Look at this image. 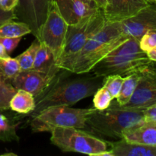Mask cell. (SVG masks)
Masks as SVG:
<instances>
[{
	"label": "cell",
	"mask_w": 156,
	"mask_h": 156,
	"mask_svg": "<svg viewBox=\"0 0 156 156\" xmlns=\"http://www.w3.org/2000/svg\"><path fill=\"white\" fill-rule=\"evenodd\" d=\"M113 156H156V146L130 143L121 139L111 143Z\"/></svg>",
	"instance_id": "obj_16"
},
{
	"label": "cell",
	"mask_w": 156,
	"mask_h": 156,
	"mask_svg": "<svg viewBox=\"0 0 156 156\" xmlns=\"http://www.w3.org/2000/svg\"><path fill=\"white\" fill-rule=\"evenodd\" d=\"M8 57H9V54H8L4 46L0 43V59H4V58Z\"/></svg>",
	"instance_id": "obj_32"
},
{
	"label": "cell",
	"mask_w": 156,
	"mask_h": 156,
	"mask_svg": "<svg viewBox=\"0 0 156 156\" xmlns=\"http://www.w3.org/2000/svg\"><path fill=\"white\" fill-rule=\"evenodd\" d=\"M17 18L16 15L15 13V11H11V12H6L0 8V26L2 25L5 23L8 22L9 21Z\"/></svg>",
	"instance_id": "obj_29"
},
{
	"label": "cell",
	"mask_w": 156,
	"mask_h": 156,
	"mask_svg": "<svg viewBox=\"0 0 156 156\" xmlns=\"http://www.w3.org/2000/svg\"><path fill=\"white\" fill-rule=\"evenodd\" d=\"M61 15L68 25H73L89 18L99 12L97 6L91 5L82 0H54Z\"/></svg>",
	"instance_id": "obj_14"
},
{
	"label": "cell",
	"mask_w": 156,
	"mask_h": 156,
	"mask_svg": "<svg viewBox=\"0 0 156 156\" xmlns=\"http://www.w3.org/2000/svg\"><path fill=\"white\" fill-rule=\"evenodd\" d=\"M122 34L140 41L144 34L156 30V4L148 5L136 15L120 22Z\"/></svg>",
	"instance_id": "obj_12"
},
{
	"label": "cell",
	"mask_w": 156,
	"mask_h": 156,
	"mask_svg": "<svg viewBox=\"0 0 156 156\" xmlns=\"http://www.w3.org/2000/svg\"><path fill=\"white\" fill-rule=\"evenodd\" d=\"M140 80L133 95L123 107L146 109L156 104V62H152L138 70Z\"/></svg>",
	"instance_id": "obj_9"
},
{
	"label": "cell",
	"mask_w": 156,
	"mask_h": 156,
	"mask_svg": "<svg viewBox=\"0 0 156 156\" xmlns=\"http://www.w3.org/2000/svg\"><path fill=\"white\" fill-rule=\"evenodd\" d=\"M102 10L73 25H69L63 51L56 60V66L69 72L70 66L88 40L106 24Z\"/></svg>",
	"instance_id": "obj_5"
},
{
	"label": "cell",
	"mask_w": 156,
	"mask_h": 156,
	"mask_svg": "<svg viewBox=\"0 0 156 156\" xmlns=\"http://www.w3.org/2000/svg\"><path fill=\"white\" fill-rule=\"evenodd\" d=\"M104 78L92 75L58 81L50 90L36 98V106L31 117L51 107L72 106L93 95L103 85Z\"/></svg>",
	"instance_id": "obj_1"
},
{
	"label": "cell",
	"mask_w": 156,
	"mask_h": 156,
	"mask_svg": "<svg viewBox=\"0 0 156 156\" xmlns=\"http://www.w3.org/2000/svg\"><path fill=\"white\" fill-rule=\"evenodd\" d=\"M15 127L16 125H12L9 119L0 113V140L11 141L18 140Z\"/></svg>",
	"instance_id": "obj_26"
},
{
	"label": "cell",
	"mask_w": 156,
	"mask_h": 156,
	"mask_svg": "<svg viewBox=\"0 0 156 156\" xmlns=\"http://www.w3.org/2000/svg\"><path fill=\"white\" fill-rule=\"evenodd\" d=\"M21 71L18 60L10 56L0 59V78L7 82L11 80Z\"/></svg>",
	"instance_id": "obj_22"
},
{
	"label": "cell",
	"mask_w": 156,
	"mask_h": 156,
	"mask_svg": "<svg viewBox=\"0 0 156 156\" xmlns=\"http://www.w3.org/2000/svg\"><path fill=\"white\" fill-rule=\"evenodd\" d=\"M57 74L58 73H44L34 69L24 70L20 71L10 83L16 90L27 91L37 98L53 84Z\"/></svg>",
	"instance_id": "obj_11"
},
{
	"label": "cell",
	"mask_w": 156,
	"mask_h": 156,
	"mask_svg": "<svg viewBox=\"0 0 156 156\" xmlns=\"http://www.w3.org/2000/svg\"><path fill=\"white\" fill-rule=\"evenodd\" d=\"M145 120L156 121V104L145 109Z\"/></svg>",
	"instance_id": "obj_31"
},
{
	"label": "cell",
	"mask_w": 156,
	"mask_h": 156,
	"mask_svg": "<svg viewBox=\"0 0 156 156\" xmlns=\"http://www.w3.org/2000/svg\"><path fill=\"white\" fill-rule=\"evenodd\" d=\"M122 139L130 143L156 146V121H144L126 129Z\"/></svg>",
	"instance_id": "obj_15"
},
{
	"label": "cell",
	"mask_w": 156,
	"mask_h": 156,
	"mask_svg": "<svg viewBox=\"0 0 156 156\" xmlns=\"http://www.w3.org/2000/svg\"><path fill=\"white\" fill-rule=\"evenodd\" d=\"M139 80H140V74L138 70L124 76V80L120 92L118 97L116 98V101L120 106L125 105L130 100L135 92Z\"/></svg>",
	"instance_id": "obj_19"
},
{
	"label": "cell",
	"mask_w": 156,
	"mask_h": 156,
	"mask_svg": "<svg viewBox=\"0 0 156 156\" xmlns=\"http://www.w3.org/2000/svg\"><path fill=\"white\" fill-rule=\"evenodd\" d=\"M50 133L51 143L62 152L100 156L108 150V145L105 141L79 128L56 127Z\"/></svg>",
	"instance_id": "obj_7"
},
{
	"label": "cell",
	"mask_w": 156,
	"mask_h": 156,
	"mask_svg": "<svg viewBox=\"0 0 156 156\" xmlns=\"http://www.w3.org/2000/svg\"><path fill=\"white\" fill-rule=\"evenodd\" d=\"M94 2L96 4V5H97L99 9L103 10V9H105V6H106L108 0H94Z\"/></svg>",
	"instance_id": "obj_33"
},
{
	"label": "cell",
	"mask_w": 156,
	"mask_h": 156,
	"mask_svg": "<svg viewBox=\"0 0 156 156\" xmlns=\"http://www.w3.org/2000/svg\"><path fill=\"white\" fill-rule=\"evenodd\" d=\"M143 1L149 3V4H153V3H155V0H143Z\"/></svg>",
	"instance_id": "obj_36"
},
{
	"label": "cell",
	"mask_w": 156,
	"mask_h": 156,
	"mask_svg": "<svg viewBox=\"0 0 156 156\" xmlns=\"http://www.w3.org/2000/svg\"><path fill=\"white\" fill-rule=\"evenodd\" d=\"M68 26L61 15L56 2L52 0L37 40L40 42L44 43L51 50L56 62L63 51Z\"/></svg>",
	"instance_id": "obj_8"
},
{
	"label": "cell",
	"mask_w": 156,
	"mask_h": 156,
	"mask_svg": "<svg viewBox=\"0 0 156 156\" xmlns=\"http://www.w3.org/2000/svg\"><path fill=\"white\" fill-rule=\"evenodd\" d=\"M22 37H0V43L5 48L8 54H11L16 49Z\"/></svg>",
	"instance_id": "obj_28"
},
{
	"label": "cell",
	"mask_w": 156,
	"mask_h": 156,
	"mask_svg": "<svg viewBox=\"0 0 156 156\" xmlns=\"http://www.w3.org/2000/svg\"><path fill=\"white\" fill-rule=\"evenodd\" d=\"M144 121L145 109L126 108L112 101L107 109H96L88 117L86 126L102 136L121 140L123 132Z\"/></svg>",
	"instance_id": "obj_2"
},
{
	"label": "cell",
	"mask_w": 156,
	"mask_h": 156,
	"mask_svg": "<svg viewBox=\"0 0 156 156\" xmlns=\"http://www.w3.org/2000/svg\"><path fill=\"white\" fill-rule=\"evenodd\" d=\"M51 2L52 0H18L15 9L17 18L29 26L37 39L47 18Z\"/></svg>",
	"instance_id": "obj_10"
},
{
	"label": "cell",
	"mask_w": 156,
	"mask_h": 156,
	"mask_svg": "<svg viewBox=\"0 0 156 156\" xmlns=\"http://www.w3.org/2000/svg\"><path fill=\"white\" fill-rule=\"evenodd\" d=\"M31 69L44 73H58L62 70L56 66V59L53 53L43 42H40V47L36 53Z\"/></svg>",
	"instance_id": "obj_17"
},
{
	"label": "cell",
	"mask_w": 156,
	"mask_h": 156,
	"mask_svg": "<svg viewBox=\"0 0 156 156\" xmlns=\"http://www.w3.org/2000/svg\"><path fill=\"white\" fill-rule=\"evenodd\" d=\"M16 91L10 82L0 78V111L10 109L9 102Z\"/></svg>",
	"instance_id": "obj_23"
},
{
	"label": "cell",
	"mask_w": 156,
	"mask_h": 156,
	"mask_svg": "<svg viewBox=\"0 0 156 156\" xmlns=\"http://www.w3.org/2000/svg\"><path fill=\"white\" fill-rule=\"evenodd\" d=\"M36 106V98L31 93L18 89L9 102V108L20 114H31Z\"/></svg>",
	"instance_id": "obj_18"
},
{
	"label": "cell",
	"mask_w": 156,
	"mask_h": 156,
	"mask_svg": "<svg viewBox=\"0 0 156 156\" xmlns=\"http://www.w3.org/2000/svg\"><path fill=\"white\" fill-rule=\"evenodd\" d=\"M39 47L40 41L36 38V40H34L32 42L30 47L25 51L18 55L17 57H15V59L18 60V64H19L21 71L31 69L35 56H36V53L37 52Z\"/></svg>",
	"instance_id": "obj_21"
},
{
	"label": "cell",
	"mask_w": 156,
	"mask_h": 156,
	"mask_svg": "<svg viewBox=\"0 0 156 156\" xmlns=\"http://www.w3.org/2000/svg\"><path fill=\"white\" fill-rule=\"evenodd\" d=\"M93 95L94 108L99 111L107 109L114 100L109 91L104 86L100 87Z\"/></svg>",
	"instance_id": "obj_24"
},
{
	"label": "cell",
	"mask_w": 156,
	"mask_h": 156,
	"mask_svg": "<svg viewBox=\"0 0 156 156\" xmlns=\"http://www.w3.org/2000/svg\"><path fill=\"white\" fill-rule=\"evenodd\" d=\"M31 33L26 23L9 21L0 26V37H22Z\"/></svg>",
	"instance_id": "obj_20"
},
{
	"label": "cell",
	"mask_w": 156,
	"mask_h": 156,
	"mask_svg": "<svg viewBox=\"0 0 156 156\" xmlns=\"http://www.w3.org/2000/svg\"><path fill=\"white\" fill-rule=\"evenodd\" d=\"M140 47L146 53L156 48V30H149L142 36Z\"/></svg>",
	"instance_id": "obj_27"
},
{
	"label": "cell",
	"mask_w": 156,
	"mask_h": 156,
	"mask_svg": "<svg viewBox=\"0 0 156 156\" xmlns=\"http://www.w3.org/2000/svg\"><path fill=\"white\" fill-rule=\"evenodd\" d=\"M149 5L143 0H108L102 10L107 23L122 22Z\"/></svg>",
	"instance_id": "obj_13"
},
{
	"label": "cell",
	"mask_w": 156,
	"mask_h": 156,
	"mask_svg": "<svg viewBox=\"0 0 156 156\" xmlns=\"http://www.w3.org/2000/svg\"><path fill=\"white\" fill-rule=\"evenodd\" d=\"M147 55L148 57L149 58V59H150L151 61H152V62H156V48L147 52Z\"/></svg>",
	"instance_id": "obj_34"
},
{
	"label": "cell",
	"mask_w": 156,
	"mask_h": 156,
	"mask_svg": "<svg viewBox=\"0 0 156 156\" xmlns=\"http://www.w3.org/2000/svg\"><path fill=\"white\" fill-rule=\"evenodd\" d=\"M18 0H0V8L6 12L15 11Z\"/></svg>",
	"instance_id": "obj_30"
},
{
	"label": "cell",
	"mask_w": 156,
	"mask_h": 156,
	"mask_svg": "<svg viewBox=\"0 0 156 156\" xmlns=\"http://www.w3.org/2000/svg\"><path fill=\"white\" fill-rule=\"evenodd\" d=\"M95 108H73L70 106L51 107L32 117L30 127L34 133L51 132L56 127L84 129Z\"/></svg>",
	"instance_id": "obj_6"
},
{
	"label": "cell",
	"mask_w": 156,
	"mask_h": 156,
	"mask_svg": "<svg viewBox=\"0 0 156 156\" xmlns=\"http://www.w3.org/2000/svg\"><path fill=\"white\" fill-rule=\"evenodd\" d=\"M152 62L147 53L140 48L139 41L128 38L98 62L91 72L100 77L110 75L126 76Z\"/></svg>",
	"instance_id": "obj_4"
},
{
	"label": "cell",
	"mask_w": 156,
	"mask_h": 156,
	"mask_svg": "<svg viewBox=\"0 0 156 156\" xmlns=\"http://www.w3.org/2000/svg\"><path fill=\"white\" fill-rule=\"evenodd\" d=\"M127 39L122 34L120 22L106 23L85 44L73 60L69 72L77 75L89 73L98 62Z\"/></svg>",
	"instance_id": "obj_3"
},
{
	"label": "cell",
	"mask_w": 156,
	"mask_h": 156,
	"mask_svg": "<svg viewBox=\"0 0 156 156\" xmlns=\"http://www.w3.org/2000/svg\"><path fill=\"white\" fill-rule=\"evenodd\" d=\"M82 1L85 2H86V3H88V4H89V5H91L97 6V5H96L95 3H94V0H82ZM97 7H98V6H97Z\"/></svg>",
	"instance_id": "obj_35"
},
{
	"label": "cell",
	"mask_w": 156,
	"mask_h": 156,
	"mask_svg": "<svg viewBox=\"0 0 156 156\" xmlns=\"http://www.w3.org/2000/svg\"><path fill=\"white\" fill-rule=\"evenodd\" d=\"M124 76L120 75H110L104 78L103 85L109 91L113 98H117L121 90Z\"/></svg>",
	"instance_id": "obj_25"
},
{
	"label": "cell",
	"mask_w": 156,
	"mask_h": 156,
	"mask_svg": "<svg viewBox=\"0 0 156 156\" xmlns=\"http://www.w3.org/2000/svg\"><path fill=\"white\" fill-rule=\"evenodd\" d=\"M155 3L156 4V0H155Z\"/></svg>",
	"instance_id": "obj_37"
}]
</instances>
